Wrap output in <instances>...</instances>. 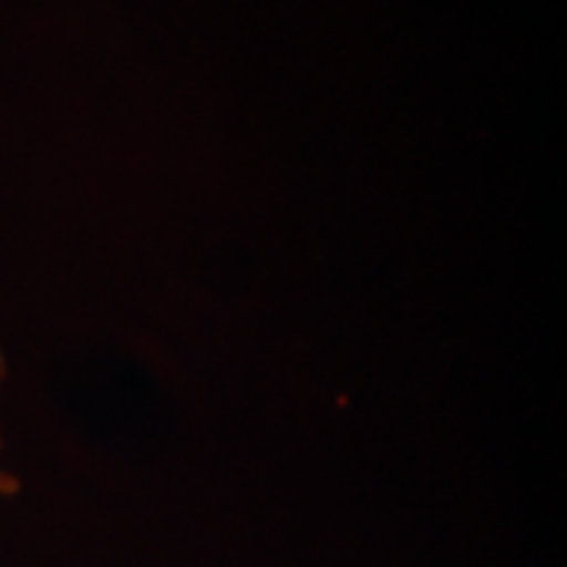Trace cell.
Wrapping results in <instances>:
<instances>
[{
  "label": "cell",
  "instance_id": "6da1fadb",
  "mask_svg": "<svg viewBox=\"0 0 567 567\" xmlns=\"http://www.w3.org/2000/svg\"><path fill=\"white\" fill-rule=\"evenodd\" d=\"M3 379H7V357H3V344H0V385H3ZM0 457H3V432H0ZM22 488L20 476L17 473H10L3 461H0V498H7V495H17Z\"/></svg>",
  "mask_w": 567,
  "mask_h": 567
}]
</instances>
